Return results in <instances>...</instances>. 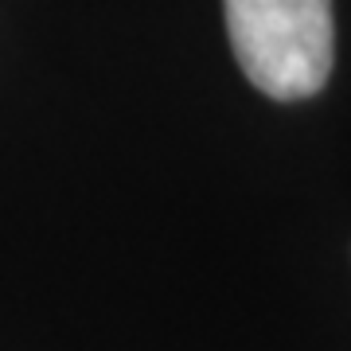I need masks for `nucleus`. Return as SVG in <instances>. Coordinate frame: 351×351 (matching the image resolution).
Listing matches in <instances>:
<instances>
[{"mask_svg": "<svg viewBox=\"0 0 351 351\" xmlns=\"http://www.w3.org/2000/svg\"><path fill=\"white\" fill-rule=\"evenodd\" d=\"M242 75L277 101L320 94L336 63L332 0H223Z\"/></svg>", "mask_w": 351, "mask_h": 351, "instance_id": "1", "label": "nucleus"}]
</instances>
